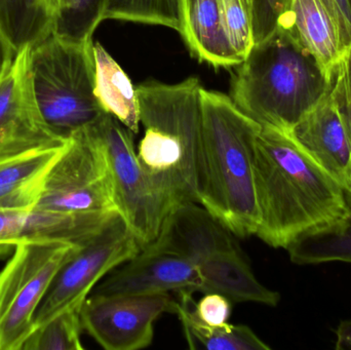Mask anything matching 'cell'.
Returning a JSON list of instances; mask_svg holds the SVG:
<instances>
[{
    "instance_id": "15",
    "label": "cell",
    "mask_w": 351,
    "mask_h": 350,
    "mask_svg": "<svg viewBox=\"0 0 351 350\" xmlns=\"http://www.w3.org/2000/svg\"><path fill=\"white\" fill-rule=\"evenodd\" d=\"M107 219V214L56 213L34 207L0 210V256L34 240L80 244L100 230Z\"/></svg>"
},
{
    "instance_id": "10",
    "label": "cell",
    "mask_w": 351,
    "mask_h": 350,
    "mask_svg": "<svg viewBox=\"0 0 351 350\" xmlns=\"http://www.w3.org/2000/svg\"><path fill=\"white\" fill-rule=\"evenodd\" d=\"M93 127L108 158L117 211L142 250L156 240L173 209L142 168L134 134L109 113Z\"/></svg>"
},
{
    "instance_id": "5",
    "label": "cell",
    "mask_w": 351,
    "mask_h": 350,
    "mask_svg": "<svg viewBox=\"0 0 351 350\" xmlns=\"http://www.w3.org/2000/svg\"><path fill=\"white\" fill-rule=\"evenodd\" d=\"M29 71L41 116L58 137L68 141L106 114L95 94L94 40L51 33L31 45Z\"/></svg>"
},
{
    "instance_id": "32",
    "label": "cell",
    "mask_w": 351,
    "mask_h": 350,
    "mask_svg": "<svg viewBox=\"0 0 351 350\" xmlns=\"http://www.w3.org/2000/svg\"><path fill=\"white\" fill-rule=\"evenodd\" d=\"M74 2H75V0H47V3H49V8H51V14H53L55 20L60 14L71 8L73 6Z\"/></svg>"
},
{
    "instance_id": "3",
    "label": "cell",
    "mask_w": 351,
    "mask_h": 350,
    "mask_svg": "<svg viewBox=\"0 0 351 350\" xmlns=\"http://www.w3.org/2000/svg\"><path fill=\"white\" fill-rule=\"evenodd\" d=\"M136 90L144 127L137 151L142 168L172 209L182 203H198L202 141L199 80L144 82Z\"/></svg>"
},
{
    "instance_id": "4",
    "label": "cell",
    "mask_w": 351,
    "mask_h": 350,
    "mask_svg": "<svg viewBox=\"0 0 351 350\" xmlns=\"http://www.w3.org/2000/svg\"><path fill=\"white\" fill-rule=\"evenodd\" d=\"M332 82L292 31L278 27L237 65L229 97L261 127L289 133L330 92Z\"/></svg>"
},
{
    "instance_id": "31",
    "label": "cell",
    "mask_w": 351,
    "mask_h": 350,
    "mask_svg": "<svg viewBox=\"0 0 351 350\" xmlns=\"http://www.w3.org/2000/svg\"><path fill=\"white\" fill-rule=\"evenodd\" d=\"M16 57L14 49L8 45V41L0 34V77L5 73L6 70L12 65Z\"/></svg>"
},
{
    "instance_id": "14",
    "label": "cell",
    "mask_w": 351,
    "mask_h": 350,
    "mask_svg": "<svg viewBox=\"0 0 351 350\" xmlns=\"http://www.w3.org/2000/svg\"><path fill=\"white\" fill-rule=\"evenodd\" d=\"M288 134L313 162L351 193V138L331 92Z\"/></svg>"
},
{
    "instance_id": "24",
    "label": "cell",
    "mask_w": 351,
    "mask_h": 350,
    "mask_svg": "<svg viewBox=\"0 0 351 350\" xmlns=\"http://www.w3.org/2000/svg\"><path fill=\"white\" fill-rule=\"evenodd\" d=\"M80 310H68L35 327L22 350H84Z\"/></svg>"
},
{
    "instance_id": "13",
    "label": "cell",
    "mask_w": 351,
    "mask_h": 350,
    "mask_svg": "<svg viewBox=\"0 0 351 350\" xmlns=\"http://www.w3.org/2000/svg\"><path fill=\"white\" fill-rule=\"evenodd\" d=\"M202 289V277L193 261L173 251L149 246L142 249L117 273L93 290L101 296L136 295Z\"/></svg>"
},
{
    "instance_id": "8",
    "label": "cell",
    "mask_w": 351,
    "mask_h": 350,
    "mask_svg": "<svg viewBox=\"0 0 351 350\" xmlns=\"http://www.w3.org/2000/svg\"><path fill=\"white\" fill-rule=\"evenodd\" d=\"M34 208L66 214L119 213L108 158L94 127L70 138Z\"/></svg>"
},
{
    "instance_id": "9",
    "label": "cell",
    "mask_w": 351,
    "mask_h": 350,
    "mask_svg": "<svg viewBox=\"0 0 351 350\" xmlns=\"http://www.w3.org/2000/svg\"><path fill=\"white\" fill-rule=\"evenodd\" d=\"M140 251L141 247L127 222L119 213L113 214L62 265L35 314L34 328L65 310H80L103 277Z\"/></svg>"
},
{
    "instance_id": "12",
    "label": "cell",
    "mask_w": 351,
    "mask_h": 350,
    "mask_svg": "<svg viewBox=\"0 0 351 350\" xmlns=\"http://www.w3.org/2000/svg\"><path fill=\"white\" fill-rule=\"evenodd\" d=\"M29 49L16 53L0 77V160L64 147L69 141L53 134L41 116L31 84Z\"/></svg>"
},
{
    "instance_id": "18",
    "label": "cell",
    "mask_w": 351,
    "mask_h": 350,
    "mask_svg": "<svg viewBox=\"0 0 351 350\" xmlns=\"http://www.w3.org/2000/svg\"><path fill=\"white\" fill-rule=\"evenodd\" d=\"M286 28L333 77L342 58L333 21L319 0H292Z\"/></svg>"
},
{
    "instance_id": "17",
    "label": "cell",
    "mask_w": 351,
    "mask_h": 350,
    "mask_svg": "<svg viewBox=\"0 0 351 350\" xmlns=\"http://www.w3.org/2000/svg\"><path fill=\"white\" fill-rule=\"evenodd\" d=\"M65 147L36 150L0 160V210L35 207L47 174Z\"/></svg>"
},
{
    "instance_id": "27",
    "label": "cell",
    "mask_w": 351,
    "mask_h": 350,
    "mask_svg": "<svg viewBox=\"0 0 351 350\" xmlns=\"http://www.w3.org/2000/svg\"><path fill=\"white\" fill-rule=\"evenodd\" d=\"M292 0H254L255 43L269 36L278 27L286 26Z\"/></svg>"
},
{
    "instance_id": "23",
    "label": "cell",
    "mask_w": 351,
    "mask_h": 350,
    "mask_svg": "<svg viewBox=\"0 0 351 350\" xmlns=\"http://www.w3.org/2000/svg\"><path fill=\"white\" fill-rule=\"evenodd\" d=\"M184 0H106L103 21L158 25L181 34Z\"/></svg>"
},
{
    "instance_id": "21",
    "label": "cell",
    "mask_w": 351,
    "mask_h": 350,
    "mask_svg": "<svg viewBox=\"0 0 351 350\" xmlns=\"http://www.w3.org/2000/svg\"><path fill=\"white\" fill-rule=\"evenodd\" d=\"M53 23L47 0H0V34L16 55L51 35Z\"/></svg>"
},
{
    "instance_id": "11",
    "label": "cell",
    "mask_w": 351,
    "mask_h": 350,
    "mask_svg": "<svg viewBox=\"0 0 351 350\" xmlns=\"http://www.w3.org/2000/svg\"><path fill=\"white\" fill-rule=\"evenodd\" d=\"M177 301L170 293L101 296L86 298L80 308L82 330L103 349L138 350L154 340V323L175 314Z\"/></svg>"
},
{
    "instance_id": "29",
    "label": "cell",
    "mask_w": 351,
    "mask_h": 350,
    "mask_svg": "<svg viewBox=\"0 0 351 350\" xmlns=\"http://www.w3.org/2000/svg\"><path fill=\"white\" fill-rule=\"evenodd\" d=\"M196 316L210 326H222L228 322L231 314L230 300L221 294H206L194 305Z\"/></svg>"
},
{
    "instance_id": "33",
    "label": "cell",
    "mask_w": 351,
    "mask_h": 350,
    "mask_svg": "<svg viewBox=\"0 0 351 350\" xmlns=\"http://www.w3.org/2000/svg\"><path fill=\"white\" fill-rule=\"evenodd\" d=\"M245 1L249 4L250 8H251L252 10H254V0H245Z\"/></svg>"
},
{
    "instance_id": "19",
    "label": "cell",
    "mask_w": 351,
    "mask_h": 350,
    "mask_svg": "<svg viewBox=\"0 0 351 350\" xmlns=\"http://www.w3.org/2000/svg\"><path fill=\"white\" fill-rule=\"evenodd\" d=\"M95 94L105 112L117 117L134 135L140 127L137 90L128 74L101 43L94 42Z\"/></svg>"
},
{
    "instance_id": "30",
    "label": "cell",
    "mask_w": 351,
    "mask_h": 350,
    "mask_svg": "<svg viewBox=\"0 0 351 350\" xmlns=\"http://www.w3.org/2000/svg\"><path fill=\"white\" fill-rule=\"evenodd\" d=\"M336 349L351 350V318L342 321L336 330Z\"/></svg>"
},
{
    "instance_id": "16",
    "label": "cell",
    "mask_w": 351,
    "mask_h": 350,
    "mask_svg": "<svg viewBox=\"0 0 351 350\" xmlns=\"http://www.w3.org/2000/svg\"><path fill=\"white\" fill-rule=\"evenodd\" d=\"M181 35L192 55L213 67L241 63L225 33L218 0H184Z\"/></svg>"
},
{
    "instance_id": "28",
    "label": "cell",
    "mask_w": 351,
    "mask_h": 350,
    "mask_svg": "<svg viewBox=\"0 0 351 350\" xmlns=\"http://www.w3.org/2000/svg\"><path fill=\"white\" fill-rule=\"evenodd\" d=\"M351 138V49L340 60L330 90Z\"/></svg>"
},
{
    "instance_id": "6",
    "label": "cell",
    "mask_w": 351,
    "mask_h": 350,
    "mask_svg": "<svg viewBox=\"0 0 351 350\" xmlns=\"http://www.w3.org/2000/svg\"><path fill=\"white\" fill-rule=\"evenodd\" d=\"M231 234L198 203H182L171 211L150 245L193 261L202 277V293L221 294L234 302L278 305L280 294L256 279Z\"/></svg>"
},
{
    "instance_id": "1",
    "label": "cell",
    "mask_w": 351,
    "mask_h": 350,
    "mask_svg": "<svg viewBox=\"0 0 351 350\" xmlns=\"http://www.w3.org/2000/svg\"><path fill=\"white\" fill-rule=\"evenodd\" d=\"M254 177L260 222L255 236L287 249L306 234L341 221L351 193L313 162L286 132L261 127Z\"/></svg>"
},
{
    "instance_id": "20",
    "label": "cell",
    "mask_w": 351,
    "mask_h": 350,
    "mask_svg": "<svg viewBox=\"0 0 351 350\" xmlns=\"http://www.w3.org/2000/svg\"><path fill=\"white\" fill-rule=\"evenodd\" d=\"M192 294L179 293L176 314L183 326L184 335L191 349L269 350L263 340L245 325L210 326L204 324L194 312Z\"/></svg>"
},
{
    "instance_id": "2",
    "label": "cell",
    "mask_w": 351,
    "mask_h": 350,
    "mask_svg": "<svg viewBox=\"0 0 351 350\" xmlns=\"http://www.w3.org/2000/svg\"><path fill=\"white\" fill-rule=\"evenodd\" d=\"M202 102L198 203L233 236H255L260 215L254 153L261 125L226 95L202 88Z\"/></svg>"
},
{
    "instance_id": "25",
    "label": "cell",
    "mask_w": 351,
    "mask_h": 350,
    "mask_svg": "<svg viewBox=\"0 0 351 350\" xmlns=\"http://www.w3.org/2000/svg\"><path fill=\"white\" fill-rule=\"evenodd\" d=\"M106 0H75L73 6L55 20L53 33L74 41L93 40L103 22Z\"/></svg>"
},
{
    "instance_id": "7",
    "label": "cell",
    "mask_w": 351,
    "mask_h": 350,
    "mask_svg": "<svg viewBox=\"0 0 351 350\" xmlns=\"http://www.w3.org/2000/svg\"><path fill=\"white\" fill-rule=\"evenodd\" d=\"M80 245L34 240L14 249L0 271V350H22L53 277Z\"/></svg>"
},
{
    "instance_id": "22",
    "label": "cell",
    "mask_w": 351,
    "mask_h": 350,
    "mask_svg": "<svg viewBox=\"0 0 351 350\" xmlns=\"http://www.w3.org/2000/svg\"><path fill=\"white\" fill-rule=\"evenodd\" d=\"M286 250L297 265L351 264V212L341 221L298 238Z\"/></svg>"
},
{
    "instance_id": "26",
    "label": "cell",
    "mask_w": 351,
    "mask_h": 350,
    "mask_svg": "<svg viewBox=\"0 0 351 350\" xmlns=\"http://www.w3.org/2000/svg\"><path fill=\"white\" fill-rule=\"evenodd\" d=\"M225 33L243 62L255 45L253 10L245 0H218Z\"/></svg>"
}]
</instances>
